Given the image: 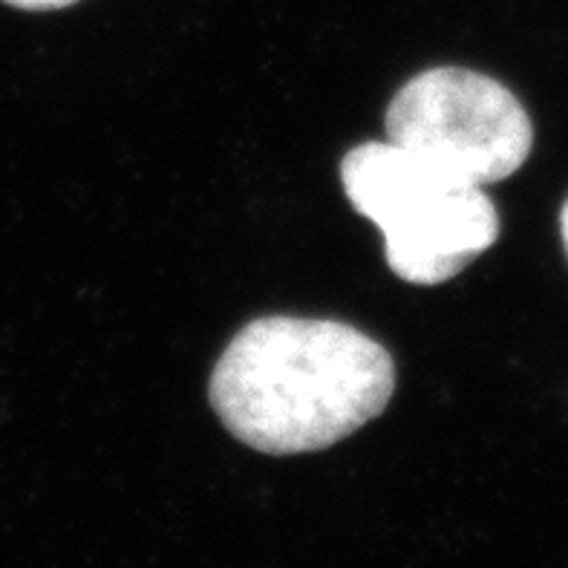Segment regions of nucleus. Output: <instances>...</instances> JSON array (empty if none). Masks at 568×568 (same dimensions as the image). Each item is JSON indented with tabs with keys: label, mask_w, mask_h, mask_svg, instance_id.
I'll return each instance as SVG.
<instances>
[{
	"label": "nucleus",
	"mask_w": 568,
	"mask_h": 568,
	"mask_svg": "<svg viewBox=\"0 0 568 568\" xmlns=\"http://www.w3.org/2000/svg\"><path fill=\"white\" fill-rule=\"evenodd\" d=\"M396 367L355 326L260 317L231 341L211 375V407L243 445L272 456L310 454L353 436L384 410Z\"/></svg>",
	"instance_id": "1"
},
{
	"label": "nucleus",
	"mask_w": 568,
	"mask_h": 568,
	"mask_svg": "<svg viewBox=\"0 0 568 568\" xmlns=\"http://www.w3.org/2000/svg\"><path fill=\"white\" fill-rule=\"evenodd\" d=\"M346 200L384 234L402 281L436 286L499 240V214L479 185L456 180L393 142H364L341 162Z\"/></svg>",
	"instance_id": "2"
},
{
	"label": "nucleus",
	"mask_w": 568,
	"mask_h": 568,
	"mask_svg": "<svg viewBox=\"0 0 568 568\" xmlns=\"http://www.w3.org/2000/svg\"><path fill=\"white\" fill-rule=\"evenodd\" d=\"M387 142L470 185H494L526 165L534 128L517 95L483 72H418L389 101Z\"/></svg>",
	"instance_id": "3"
},
{
	"label": "nucleus",
	"mask_w": 568,
	"mask_h": 568,
	"mask_svg": "<svg viewBox=\"0 0 568 568\" xmlns=\"http://www.w3.org/2000/svg\"><path fill=\"white\" fill-rule=\"evenodd\" d=\"M14 9H29V12H50V9H64L79 3V0H3Z\"/></svg>",
	"instance_id": "4"
},
{
	"label": "nucleus",
	"mask_w": 568,
	"mask_h": 568,
	"mask_svg": "<svg viewBox=\"0 0 568 568\" xmlns=\"http://www.w3.org/2000/svg\"><path fill=\"white\" fill-rule=\"evenodd\" d=\"M560 231H562V245H566V254H568V200H566V205H562Z\"/></svg>",
	"instance_id": "5"
}]
</instances>
